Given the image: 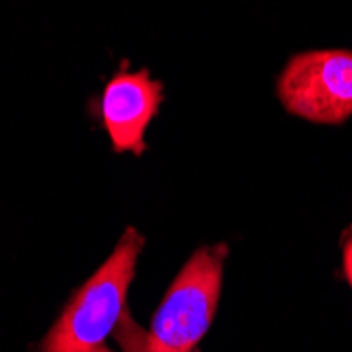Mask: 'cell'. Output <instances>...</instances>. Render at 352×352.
Segmentation results:
<instances>
[{
	"mask_svg": "<svg viewBox=\"0 0 352 352\" xmlns=\"http://www.w3.org/2000/svg\"><path fill=\"white\" fill-rule=\"evenodd\" d=\"M344 274L352 287V230L348 232V236L344 241Z\"/></svg>",
	"mask_w": 352,
	"mask_h": 352,
	"instance_id": "cell-6",
	"label": "cell"
},
{
	"mask_svg": "<svg viewBox=\"0 0 352 352\" xmlns=\"http://www.w3.org/2000/svg\"><path fill=\"white\" fill-rule=\"evenodd\" d=\"M116 340L124 352H161L150 342V336L133 321L129 312H122L120 321L116 325Z\"/></svg>",
	"mask_w": 352,
	"mask_h": 352,
	"instance_id": "cell-5",
	"label": "cell"
},
{
	"mask_svg": "<svg viewBox=\"0 0 352 352\" xmlns=\"http://www.w3.org/2000/svg\"><path fill=\"white\" fill-rule=\"evenodd\" d=\"M95 352H108V350H104V348H98V350H95Z\"/></svg>",
	"mask_w": 352,
	"mask_h": 352,
	"instance_id": "cell-7",
	"label": "cell"
},
{
	"mask_svg": "<svg viewBox=\"0 0 352 352\" xmlns=\"http://www.w3.org/2000/svg\"><path fill=\"white\" fill-rule=\"evenodd\" d=\"M226 247L199 249L158 306L150 327V342L161 352H190L207 333L221 287Z\"/></svg>",
	"mask_w": 352,
	"mask_h": 352,
	"instance_id": "cell-2",
	"label": "cell"
},
{
	"mask_svg": "<svg viewBox=\"0 0 352 352\" xmlns=\"http://www.w3.org/2000/svg\"><path fill=\"white\" fill-rule=\"evenodd\" d=\"M142 236L129 228L108 262L72 298L45 340V352H95L118 325L124 298L142 251Z\"/></svg>",
	"mask_w": 352,
	"mask_h": 352,
	"instance_id": "cell-1",
	"label": "cell"
},
{
	"mask_svg": "<svg viewBox=\"0 0 352 352\" xmlns=\"http://www.w3.org/2000/svg\"><path fill=\"white\" fill-rule=\"evenodd\" d=\"M163 100V82L148 70L118 72L108 80L100 98V116L116 152H144V133Z\"/></svg>",
	"mask_w": 352,
	"mask_h": 352,
	"instance_id": "cell-4",
	"label": "cell"
},
{
	"mask_svg": "<svg viewBox=\"0 0 352 352\" xmlns=\"http://www.w3.org/2000/svg\"><path fill=\"white\" fill-rule=\"evenodd\" d=\"M283 108L314 124H344L352 116V51L296 53L276 78Z\"/></svg>",
	"mask_w": 352,
	"mask_h": 352,
	"instance_id": "cell-3",
	"label": "cell"
}]
</instances>
